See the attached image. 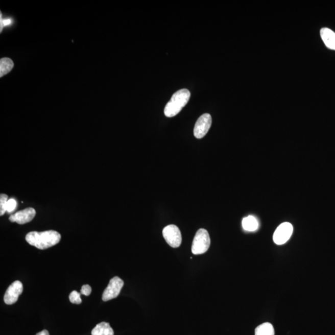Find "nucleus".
Masks as SVG:
<instances>
[{
    "label": "nucleus",
    "instance_id": "1",
    "mask_svg": "<svg viewBox=\"0 0 335 335\" xmlns=\"http://www.w3.org/2000/svg\"><path fill=\"white\" fill-rule=\"evenodd\" d=\"M61 235L55 230L44 232H31L26 236V241L32 246L39 250H45L59 244Z\"/></svg>",
    "mask_w": 335,
    "mask_h": 335
},
{
    "label": "nucleus",
    "instance_id": "2",
    "mask_svg": "<svg viewBox=\"0 0 335 335\" xmlns=\"http://www.w3.org/2000/svg\"><path fill=\"white\" fill-rule=\"evenodd\" d=\"M190 97V92L187 89H182L176 92L164 108V115L167 117L177 115L188 103Z\"/></svg>",
    "mask_w": 335,
    "mask_h": 335
},
{
    "label": "nucleus",
    "instance_id": "3",
    "mask_svg": "<svg viewBox=\"0 0 335 335\" xmlns=\"http://www.w3.org/2000/svg\"><path fill=\"white\" fill-rule=\"evenodd\" d=\"M210 239L209 233L204 229H199L196 233L192 244V251L194 255H201L209 250Z\"/></svg>",
    "mask_w": 335,
    "mask_h": 335
},
{
    "label": "nucleus",
    "instance_id": "4",
    "mask_svg": "<svg viewBox=\"0 0 335 335\" xmlns=\"http://www.w3.org/2000/svg\"><path fill=\"white\" fill-rule=\"evenodd\" d=\"M163 235L167 244L173 248H178L182 242L180 229L175 225H169L164 228Z\"/></svg>",
    "mask_w": 335,
    "mask_h": 335
},
{
    "label": "nucleus",
    "instance_id": "5",
    "mask_svg": "<svg viewBox=\"0 0 335 335\" xmlns=\"http://www.w3.org/2000/svg\"><path fill=\"white\" fill-rule=\"evenodd\" d=\"M124 286V281L119 277L115 276L109 281L108 287L103 294L102 299L104 302L116 298L119 295Z\"/></svg>",
    "mask_w": 335,
    "mask_h": 335
},
{
    "label": "nucleus",
    "instance_id": "6",
    "mask_svg": "<svg viewBox=\"0 0 335 335\" xmlns=\"http://www.w3.org/2000/svg\"><path fill=\"white\" fill-rule=\"evenodd\" d=\"M293 233V226L289 222H284L277 228L273 235V241L276 244L281 245L285 244Z\"/></svg>",
    "mask_w": 335,
    "mask_h": 335
},
{
    "label": "nucleus",
    "instance_id": "7",
    "mask_svg": "<svg viewBox=\"0 0 335 335\" xmlns=\"http://www.w3.org/2000/svg\"><path fill=\"white\" fill-rule=\"evenodd\" d=\"M212 125V117L209 114H204L196 121L194 135L196 138H203L207 134Z\"/></svg>",
    "mask_w": 335,
    "mask_h": 335
},
{
    "label": "nucleus",
    "instance_id": "8",
    "mask_svg": "<svg viewBox=\"0 0 335 335\" xmlns=\"http://www.w3.org/2000/svg\"><path fill=\"white\" fill-rule=\"evenodd\" d=\"M23 291L22 282L16 281L11 284L7 289L4 296V301L6 304L12 305L18 301L19 296Z\"/></svg>",
    "mask_w": 335,
    "mask_h": 335
},
{
    "label": "nucleus",
    "instance_id": "9",
    "mask_svg": "<svg viewBox=\"0 0 335 335\" xmlns=\"http://www.w3.org/2000/svg\"><path fill=\"white\" fill-rule=\"evenodd\" d=\"M36 214V212L34 208L28 207L11 215L9 220L11 222H16L18 224H25L33 221Z\"/></svg>",
    "mask_w": 335,
    "mask_h": 335
},
{
    "label": "nucleus",
    "instance_id": "10",
    "mask_svg": "<svg viewBox=\"0 0 335 335\" xmlns=\"http://www.w3.org/2000/svg\"><path fill=\"white\" fill-rule=\"evenodd\" d=\"M320 36L326 47L335 51V33L330 29L324 28L320 30Z\"/></svg>",
    "mask_w": 335,
    "mask_h": 335
},
{
    "label": "nucleus",
    "instance_id": "11",
    "mask_svg": "<svg viewBox=\"0 0 335 335\" xmlns=\"http://www.w3.org/2000/svg\"><path fill=\"white\" fill-rule=\"evenodd\" d=\"M91 335H114V331L109 323L103 322L95 326Z\"/></svg>",
    "mask_w": 335,
    "mask_h": 335
},
{
    "label": "nucleus",
    "instance_id": "12",
    "mask_svg": "<svg viewBox=\"0 0 335 335\" xmlns=\"http://www.w3.org/2000/svg\"><path fill=\"white\" fill-rule=\"evenodd\" d=\"M242 227L245 230L248 231V232H254L258 229V221L254 216L246 217L243 219Z\"/></svg>",
    "mask_w": 335,
    "mask_h": 335
},
{
    "label": "nucleus",
    "instance_id": "13",
    "mask_svg": "<svg viewBox=\"0 0 335 335\" xmlns=\"http://www.w3.org/2000/svg\"><path fill=\"white\" fill-rule=\"evenodd\" d=\"M14 63L10 58H2L0 60V77L5 76V75L9 74L13 70Z\"/></svg>",
    "mask_w": 335,
    "mask_h": 335
},
{
    "label": "nucleus",
    "instance_id": "14",
    "mask_svg": "<svg viewBox=\"0 0 335 335\" xmlns=\"http://www.w3.org/2000/svg\"><path fill=\"white\" fill-rule=\"evenodd\" d=\"M255 335H274V329L270 323H264L257 326Z\"/></svg>",
    "mask_w": 335,
    "mask_h": 335
},
{
    "label": "nucleus",
    "instance_id": "15",
    "mask_svg": "<svg viewBox=\"0 0 335 335\" xmlns=\"http://www.w3.org/2000/svg\"><path fill=\"white\" fill-rule=\"evenodd\" d=\"M8 201V196L5 194L0 195V216H2L7 212V204Z\"/></svg>",
    "mask_w": 335,
    "mask_h": 335
},
{
    "label": "nucleus",
    "instance_id": "16",
    "mask_svg": "<svg viewBox=\"0 0 335 335\" xmlns=\"http://www.w3.org/2000/svg\"><path fill=\"white\" fill-rule=\"evenodd\" d=\"M80 296L81 293H78L77 291H72L70 296H69V300H70L72 304H80L82 302Z\"/></svg>",
    "mask_w": 335,
    "mask_h": 335
},
{
    "label": "nucleus",
    "instance_id": "17",
    "mask_svg": "<svg viewBox=\"0 0 335 335\" xmlns=\"http://www.w3.org/2000/svg\"><path fill=\"white\" fill-rule=\"evenodd\" d=\"M17 206V202L14 199H10L7 204V212L11 213L15 210Z\"/></svg>",
    "mask_w": 335,
    "mask_h": 335
},
{
    "label": "nucleus",
    "instance_id": "18",
    "mask_svg": "<svg viewBox=\"0 0 335 335\" xmlns=\"http://www.w3.org/2000/svg\"><path fill=\"white\" fill-rule=\"evenodd\" d=\"M91 288L90 285L88 284L83 285L82 290H81L80 293L83 294L84 296H88L90 295L91 293Z\"/></svg>",
    "mask_w": 335,
    "mask_h": 335
},
{
    "label": "nucleus",
    "instance_id": "19",
    "mask_svg": "<svg viewBox=\"0 0 335 335\" xmlns=\"http://www.w3.org/2000/svg\"><path fill=\"white\" fill-rule=\"evenodd\" d=\"M13 23V19L11 18L4 19L2 18V13H1V32L3 28L8 27Z\"/></svg>",
    "mask_w": 335,
    "mask_h": 335
},
{
    "label": "nucleus",
    "instance_id": "20",
    "mask_svg": "<svg viewBox=\"0 0 335 335\" xmlns=\"http://www.w3.org/2000/svg\"><path fill=\"white\" fill-rule=\"evenodd\" d=\"M36 335H49V333L47 330H44L39 332Z\"/></svg>",
    "mask_w": 335,
    "mask_h": 335
}]
</instances>
